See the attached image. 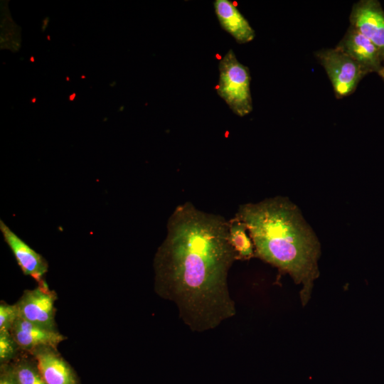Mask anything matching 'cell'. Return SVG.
Listing matches in <instances>:
<instances>
[{"mask_svg":"<svg viewBox=\"0 0 384 384\" xmlns=\"http://www.w3.org/2000/svg\"><path fill=\"white\" fill-rule=\"evenodd\" d=\"M235 260L228 220L183 203L169 217L155 255V291L176 304L192 331L213 329L236 312L227 281Z\"/></svg>","mask_w":384,"mask_h":384,"instance_id":"cell-1","label":"cell"},{"mask_svg":"<svg viewBox=\"0 0 384 384\" xmlns=\"http://www.w3.org/2000/svg\"><path fill=\"white\" fill-rule=\"evenodd\" d=\"M235 217L245 224L255 254L302 285L301 299L306 304L319 276L320 246L296 206L274 197L241 205Z\"/></svg>","mask_w":384,"mask_h":384,"instance_id":"cell-2","label":"cell"},{"mask_svg":"<svg viewBox=\"0 0 384 384\" xmlns=\"http://www.w3.org/2000/svg\"><path fill=\"white\" fill-rule=\"evenodd\" d=\"M218 68V95L236 115L249 114L252 111L249 68L238 60L232 49L220 59Z\"/></svg>","mask_w":384,"mask_h":384,"instance_id":"cell-3","label":"cell"},{"mask_svg":"<svg viewBox=\"0 0 384 384\" xmlns=\"http://www.w3.org/2000/svg\"><path fill=\"white\" fill-rule=\"evenodd\" d=\"M314 55L324 68L337 99L353 94L368 75L355 60L336 47L321 49Z\"/></svg>","mask_w":384,"mask_h":384,"instance_id":"cell-4","label":"cell"},{"mask_svg":"<svg viewBox=\"0 0 384 384\" xmlns=\"http://www.w3.org/2000/svg\"><path fill=\"white\" fill-rule=\"evenodd\" d=\"M57 294L43 279L36 287L26 289L15 304L18 317L42 328L58 331L55 320Z\"/></svg>","mask_w":384,"mask_h":384,"instance_id":"cell-5","label":"cell"},{"mask_svg":"<svg viewBox=\"0 0 384 384\" xmlns=\"http://www.w3.org/2000/svg\"><path fill=\"white\" fill-rule=\"evenodd\" d=\"M351 26L371 41L384 56V10L377 0H361L352 7Z\"/></svg>","mask_w":384,"mask_h":384,"instance_id":"cell-6","label":"cell"},{"mask_svg":"<svg viewBox=\"0 0 384 384\" xmlns=\"http://www.w3.org/2000/svg\"><path fill=\"white\" fill-rule=\"evenodd\" d=\"M336 48L355 60L368 74L381 70L384 56L368 38L350 25Z\"/></svg>","mask_w":384,"mask_h":384,"instance_id":"cell-7","label":"cell"},{"mask_svg":"<svg viewBox=\"0 0 384 384\" xmlns=\"http://www.w3.org/2000/svg\"><path fill=\"white\" fill-rule=\"evenodd\" d=\"M30 353L46 384H80L75 371L57 348L38 347Z\"/></svg>","mask_w":384,"mask_h":384,"instance_id":"cell-8","label":"cell"},{"mask_svg":"<svg viewBox=\"0 0 384 384\" xmlns=\"http://www.w3.org/2000/svg\"><path fill=\"white\" fill-rule=\"evenodd\" d=\"M0 230L23 273L38 283L43 281L48 270L45 258L14 233L3 220H0Z\"/></svg>","mask_w":384,"mask_h":384,"instance_id":"cell-9","label":"cell"},{"mask_svg":"<svg viewBox=\"0 0 384 384\" xmlns=\"http://www.w3.org/2000/svg\"><path fill=\"white\" fill-rule=\"evenodd\" d=\"M20 349L30 352L43 346L57 348L67 338L58 331L42 328L18 317L10 331Z\"/></svg>","mask_w":384,"mask_h":384,"instance_id":"cell-10","label":"cell"},{"mask_svg":"<svg viewBox=\"0 0 384 384\" xmlns=\"http://www.w3.org/2000/svg\"><path fill=\"white\" fill-rule=\"evenodd\" d=\"M213 6L220 26L238 43H247L255 38V30L233 2L229 0H215Z\"/></svg>","mask_w":384,"mask_h":384,"instance_id":"cell-11","label":"cell"},{"mask_svg":"<svg viewBox=\"0 0 384 384\" xmlns=\"http://www.w3.org/2000/svg\"><path fill=\"white\" fill-rule=\"evenodd\" d=\"M247 233L245 224L237 218L228 220L229 240L236 260H248L255 255L253 242Z\"/></svg>","mask_w":384,"mask_h":384,"instance_id":"cell-12","label":"cell"},{"mask_svg":"<svg viewBox=\"0 0 384 384\" xmlns=\"http://www.w3.org/2000/svg\"><path fill=\"white\" fill-rule=\"evenodd\" d=\"M11 363L19 384H46L30 353L21 351Z\"/></svg>","mask_w":384,"mask_h":384,"instance_id":"cell-13","label":"cell"},{"mask_svg":"<svg viewBox=\"0 0 384 384\" xmlns=\"http://www.w3.org/2000/svg\"><path fill=\"white\" fill-rule=\"evenodd\" d=\"M21 350L9 331H0V365L10 363Z\"/></svg>","mask_w":384,"mask_h":384,"instance_id":"cell-14","label":"cell"},{"mask_svg":"<svg viewBox=\"0 0 384 384\" xmlns=\"http://www.w3.org/2000/svg\"><path fill=\"white\" fill-rule=\"evenodd\" d=\"M18 318L16 304H9L4 301L0 303V331H9L12 329Z\"/></svg>","mask_w":384,"mask_h":384,"instance_id":"cell-15","label":"cell"},{"mask_svg":"<svg viewBox=\"0 0 384 384\" xmlns=\"http://www.w3.org/2000/svg\"><path fill=\"white\" fill-rule=\"evenodd\" d=\"M0 384H19L11 363L0 365Z\"/></svg>","mask_w":384,"mask_h":384,"instance_id":"cell-16","label":"cell"},{"mask_svg":"<svg viewBox=\"0 0 384 384\" xmlns=\"http://www.w3.org/2000/svg\"><path fill=\"white\" fill-rule=\"evenodd\" d=\"M48 23H49V17H46L43 20V25H42V28H41L43 32H44L45 30L46 29Z\"/></svg>","mask_w":384,"mask_h":384,"instance_id":"cell-17","label":"cell"},{"mask_svg":"<svg viewBox=\"0 0 384 384\" xmlns=\"http://www.w3.org/2000/svg\"><path fill=\"white\" fill-rule=\"evenodd\" d=\"M378 74L380 75V77L384 81V60H383V63L382 68H381V70L379 71V73Z\"/></svg>","mask_w":384,"mask_h":384,"instance_id":"cell-18","label":"cell"},{"mask_svg":"<svg viewBox=\"0 0 384 384\" xmlns=\"http://www.w3.org/2000/svg\"><path fill=\"white\" fill-rule=\"evenodd\" d=\"M75 97H76V94L75 92H73V94L69 95V100L70 101H73Z\"/></svg>","mask_w":384,"mask_h":384,"instance_id":"cell-19","label":"cell"},{"mask_svg":"<svg viewBox=\"0 0 384 384\" xmlns=\"http://www.w3.org/2000/svg\"><path fill=\"white\" fill-rule=\"evenodd\" d=\"M31 101L32 103H35L37 101V99L36 97H33Z\"/></svg>","mask_w":384,"mask_h":384,"instance_id":"cell-20","label":"cell"},{"mask_svg":"<svg viewBox=\"0 0 384 384\" xmlns=\"http://www.w3.org/2000/svg\"><path fill=\"white\" fill-rule=\"evenodd\" d=\"M30 61L32 62V63H33V62L35 61L34 57H33V56H31V57L30 58Z\"/></svg>","mask_w":384,"mask_h":384,"instance_id":"cell-21","label":"cell"},{"mask_svg":"<svg viewBox=\"0 0 384 384\" xmlns=\"http://www.w3.org/2000/svg\"><path fill=\"white\" fill-rule=\"evenodd\" d=\"M66 80L68 81L70 80V78L68 77L66 78Z\"/></svg>","mask_w":384,"mask_h":384,"instance_id":"cell-22","label":"cell"},{"mask_svg":"<svg viewBox=\"0 0 384 384\" xmlns=\"http://www.w3.org/2000/svg\"><path fill=\"white\" fill-rule=\"evenodd\" d=\"M81 78H85V75H82V76H81Z\"/></svg>","mask_w":384,"mask_h":384,"instance_id":"cell-23","label":"cell"},{"mask_svg":"<svg viewBox=\"0 0 384 384\" xmlns=\"http://www.w3.org/2000/svg\"><path fill=\"white\" fill-rule=\"evenodd\" d=\"M47 39L50 40V36H47Z\"/></svg>","mask_w":384,"mask_h":384,"instance_id":"cell-24","label":"cell"}]
</instances>
